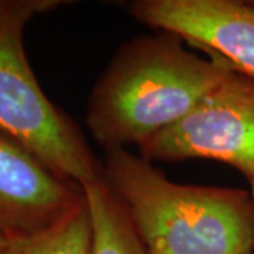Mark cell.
I'll list each match as a JSON object with an SVG mask.
<instances>
[{
  "label": "cell",
  "mask_w": 254,
  "mask_h": 254,
  "mask_svg": "<svg viewBox=\"0 0 254 254\" xmlns=\"http://www.w3.org/2000/svg\"><path fill=\"white\" fill-rule=\"evenodd\" d=\"M136 21L171 33L254 76V3L235 0H136Z\"/></svg>",
  "instance_id": "8992f818"
},
{
  "label": "cell",
  "mask_w": 254,
  "mask_h": 254,
  "mask_svg": "<svg viewBox=\"0 0 254 254\" xmlns=\"http://www.w3.org/2000/svg\"><path fill=\"white\" fill-rule=\"evenodd\" d=\"M147 161L206 158L254 180V76L235 69L180 122L138 147Z\"/></svg>",
  "instance_id": "277c9868"
},
{
  "label": "cell",
  "mask_w": 254,
  "mask_h": 254,
  "mask_svg": "<svg viewBox=\"0 0 254 254\" xmlns=\"http://www.w3.org/2000/svg\"><path fill=\"white\" fill-rule=\"evenodd\" d=\"M250 185H252V190H250V192H252V195H253V199H254V180L250 182Z\"/></svg>",
  "instance_id": "9c48e42d"
},
{
  "label": "cell",
  "mask_w": 254,
  "mask_h": 254,
  "mask_svg": "<svg viewBox=\"0 0 254 254\" xmlns=\"http://www.w3.org/2000/svg\"><path fill=\"white\" fill-rule=\"evenodd\" d=\"M85 200L81 185L53 171L28 147L0 128V235L46 232Z\"/></svg>",
  "instance_id": "5b68a950"
},
{
  "label": "cell",
  "mask_w": 254,
  "mask_h": 254,
  "mask_svg": "<svg viewBox=\"0 0 254 254\" xmlns=\"http://www.w3.org/2000/svg\"><path fill=\"white\" fill-rule=\"evenodd\" d=\"M103 181L116 195L147 254H253L250 190L170 181L141 155L106 151Z\"/></svg>",
  "instance_id": "7a4b0ae2"
},
{
  "label": "cell",
  "mask_w": 254,
  "mask_h": 254,
  "mask_svg": "<svg viewBox=\"0 0 254 254\" xmlns=\"http://www.w3.org/2000/svg\"><path fill=\"white\" fill-rule=\"evenodd\" d=\"M92 220V254H147L122 202L105 181L83 187Z\"/></svg>",
  "instance_id": "52a82bcc"
},
{
  "label": "cell",
  "mask_w": 254,
  "mask_h": 254,
  "mask_svg": "<svg viewBox=\"0 0 254 254\" xmlns=\"http://www.w3.org/2000/svg\"><path fill=\"white\" fill-rule=\"evenodd\" d=\"M3 237H4V236H1V235H0V242H1V240H3Z\"/></svg>",
  "instance_id": "30bf717a"
},
{
  "label": "cell",
  "mask_w": 254,
  "mask_h": 254,
  "mask_svg": "<svg viewBox=\"0 0 254 254\" xmlns=\"http://www.w3.org/2000/svg\"><path fill=\"white\" fill-rule=\"evenodd\" d=\"M0 254H92V220L85 200L46 232L27 237H3Z\"/></svg>",
  "instance_id": "ba28073f"
},
{
  "label": "cell",
  "mask_w": 254,
  "mask_h": 254,
  "mask_svg": "<svg viewBox=\"0 0 254 254\" xmlns=\"http://www.w3.org/2000/svg\"><path fill=\"white\" fill-rule=\"evenodd\" d=\"M55 0H0V128L28 147L58 175L82 188L103 181V164L86 137L43 92L28 64L24 28Z\"/></svg>",
  "instance_id": "3957f363"
},
{
  "label": "cell",
  "mask_w": 254,
  "mask_h": 254,
  "mask_svg": "<svg viewBox=\"0 0 254 254\" xmlns=\"http://www.w3.org/2000/svg\"><path fill=\"white\" fill-rule=\"evenodd\" d=\"M158 31L125 41L96 81L86 126L106 151L141 147L180 122L235 68L223 58L187 50Z\"/></svg>",
  "instance_id": "6da1fadb"
},
{
  "label": "cell",
  "mask_w": 254,
  "mask_h": 254,
  "mask_svg": "<svg viewBox=\"0 0 254 254\" xmlns=\"http://www.w3.org/2000/svg\"><path fill=\"white\" fill-rule=\"evenodd\" d=\"M253 3H254V1H253Z\"/></svg>",
  "instance_id": "8fae6325"
}]
</instances>
